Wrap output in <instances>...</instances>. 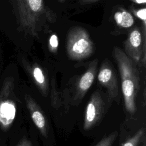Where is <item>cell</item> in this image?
Wrapping results in <instances>:
<instances>
[{"label":"cell","instance_id":"obj_11","mask_svg":"<svg viewBox=\"0 0 146 146\" xmlns=\"http://www.w3.org/2000/svg\"><path fill=\"white\" fill-rule=\"evenodd\" d=\"M116 24L121 27L129 28L134 24V18L132 15L127 10L120 9L113 15Z\"/></svg>","mask_w":146,"mask_h":146},{"label":"cell","instance_id":"obj_21","mask_svg":"<svg viewBox=\"0 0 146 146\" xmlns=\"http://www.w3.org/2000/svg\"><path fill=\"white\" fill-rule=\"evenodd\" d=\"M141 140H142V141H143L142 146H146V141H145V134L143 135Z\"/></svg>","mask_w":146,"mask_h":146},{"label":"cell","instance_id":"obj_6","mask_svg":"<svg viewBox=\"0 0 146 146\" xmlns=\"http://www.w3.org/2000/svg\"><path fill=\"white\" fill-rule=\"evenodd\" d=\"M104 112V101L98 91H95L91 96L87 104L83 128L87 131L95 127L102 117Z\"/></svg>","mask_w":146,"mask_h":146},{"label":"cell","instance_id":"obj_13","mask_svg":"<svg viewBox=\"0 0 146 146\" xmlns=\"http://www.w3.org/2000/svg\"><path fill=\"white\" fill-rule=\"evenodd\" d=\"M51 100L52 106L57 109L61 105V99L59 91L57 90L56 82L54 77L51 80Z\"/></svg>","mask_w":146,"mask_h":146},{"label":"cell","instance_id":"obj_1","mask_svg":"<svg viewBox=\"0 0 146 146\" xmlns=\"http://www.w3.org/2000/svg\"><path fill=\"white\" fill-rule=\"evenodd\" d=\"M9 1L18 29L27 35L38 38L56 21V14L44 0Z\"/></svg>","mask_w":146,"mask_h":146},{"label":"cell","instance_id":"obj_16","mask_svg":"<svg viewBox=\"0 0 146 146\" xmlns=\"http://www.w3.org/2000/svg\"><path fill=\"white\" fill-rule=\"evenodd\" d=\"M59 45L58 38L55 34L51 35L48 40V49L53 54H56Z\"/></svg>","mask_w":146,"mask_h":146},{"label":"cell","instance_id":"obj_14","mask_svg":"<svg viewBox=\"0 0 146 146\" xmlns=\"http://www.w3.org/2000/svg\"><path fill=\"white\" fill-rule=\"evenodd\" d=\"M144 134V129L140 128L134 135L125 141V142H124L121 146H138Z\"/></svg>","mask_w":146,"mask_h":146},{"label":"cell","instance_id":"obj_10","mask_svg":"<svg viewBox=\"0 0 146 146\" xmlns=\"http://www.w3.org/2000/svg\"><path fill=\"white\" fill-rule=\"evenodd\" d=\"M23 63L24 67L31 76L32 79L40 93L43 96L46 97L48 92V83L44 71L37 63L30 65L26 64L25 62H23Z\"/></svg>","mask_w":146,"mask_h":146},{"label":"cell","instance_id":"obj_19","mask_svg":"<svg viewBox=\"0 0 146 146\" xmlns=\"http://www.w3.org/2000/svg\"><path fill=\"white\" fill-rule=\"evenodd\" d=\"M79 1L82 3H92L94 2H96L99 0H79Z\"/></svg>","mask_w":146,"mask_h":146},{"label":"cell","instance_id":"obj_3","mask_svg":"<svg viewBox=\"0 0 146 146\" xmlns=\"http://www.w3.org/2000/svg\"><path fill=\"white\" fill-rule=\"evenodd\" d=\"M94 43L88 31L75 26L70 29L67 35L66 51L69 58L80 60L89 58L94 52Z\"/></svg>","mask_w":146,"mask_h":146},{"label":"cell","instance_id":"obj_2","mask_svg":"<svg viewBox=\"0 0 146 146\" xmlns=\"http://www.w3.org/2000/svg\"><path fill=\"white\" fill-rule=\"evenodd\" d=\"M112 55L120 74L125 107L129 113L133 114L136 110L135 100L140 88L138 65L119 47L113 48Z\"/></svg>","mask_w":146,"mask_h":146},{"label":"cell","instance_id":"obj_15","mask_svg":"<svg viewBox=\"0 0 146 146\" xmlns=\"http://www.w3.org/2000/svg\"><path fill=\"white\" fill-rule=\"evenodd\" d=\"M118 136V132L114 131L107 136H104L95 146H112Z\"/></svg>","mask_w":146,"mask_h":146},{"label":"cell","instance_id":"obj_5","mask_svg":"<svg viewBox=\"0 0 146 146\" xmlns=\"http://www.w3.org/2000/svg\"><path fill=\"white\" fill-rule=\"evenodd\" d=\"M138 27L132 29L123 43L124 52L132 60L139 62L145 55V40Z\"/></svg>","mask_w":146,"mask_h":146},{"label":"cell","instance_id":"obj_12","mask_svg":"<svg viewBox=\"0 0 146 146\" xmlns=\"http://www.w3.org/2000/svg\"><path fill=\"white\" fill-rule=\"evenodd\" d=\"M14 86V79L12 77L5 79L0 92V102L8 98L13 91Z\"/></svg>","mask_w":146,"mask_h":146},{"label":"cell","instance_id":"obj_4","mask_svg":"<svg viewBox=\"0 0 146 146\" xmlns=\"http://www.w3.org/2000/svg\"><path fill=\"white\" fill-rule=\"evenodd\" d=\"M97 75L99 83L107 90L110 100L119 103L120 96L118 81L115 70L108 60L105 59L103 61Z\"/></svg>","mask_w":146,"mask_h":146},{"label":"cell","instance_id":"obj_22","mask_svg":"<svg viewBox=\"0 0 146 146\" xmlns=\"http://www.w3.org/2000/svg\"><path fill=\"white\" fill-rule=\"evenodd\" d=\"M59 2H64L65 0H58Z\"/></svg>","mask_w":146,"mask_h":146},{"label":"cell","instance_id":"obj_20","mask_svg":"<svg viewBox=\"0 0 146 146\" xmlns=\"http://www.w3.org/2000/svg\"><path fill=\"white\" fill-rule=\"evenodd\" d=\"M132 2L137 4H145L146 0H131Z\"/></svg>","mask_w":146,"mask_h":146},{"label":"cell","instance_id":"obj_17","mask_svg":"<svg viewBox=\"0 0 146 146\" xmlns=\"http://www.w3.org/2000/svg\"><path fill=\"white\" fill-rule=\"evenodd\" d=\"M135 14L137 17L141 19L143 22V27H144V34L143 35L145 38V25H146V9L145 7L139 9L134 11Z\"/></svg>","mask_w":146,"mask_h":146},{"label":"cell","instance_id":"obj_8","mask_svg":"<svg viewBox=\"0 0 146 146\" xmlns=\"http://www.w3.org/2000/svg\"><path fill=\"white\" fill-rule=\"evenodd\" d=\"M25 99L26 107L34 124L39 129L41 135L44 137H47L48 126L47 119L42 109L31 96L26 95Z\"/></svg>","mask_w":146,"mask_h":146},{"label":"cell","instance_id":"obj_9","mask_svg":"<svg viewBox=\"0 0 146 146\" xmlns=\"http://www.w3.org/2000/svg\"><path fill=\"white\" fill-rule=\"evenodd\" d=\"M16 104L11 99H5L0 102V127L5 131L12 125L16 115Z\"/></svg>","mask_w":146,"mask_h":146},{"label":"cell","instance_id":"obj_18","mask_svg":"<svg viewBox=\"0 0 146 146\" xmlns=\"http://www.w3.org/2000/svg\"><path fill=\"white\" fill-rule=\"evenodd\" d=\"M16 146H33L32 143L26 138L22 139Z\"/></svg>","mask_w":146,"mask_h":146},{"label":"cell","instance_id":"obj_7","mask_svg":"<svg viewBox=\"0 0 146 146\" xmlns=\"http://www.w3.org/2000/svg\"><path fill=\"white\" fill-rule=\"evenodd\" d=\"M98 64V59H95L91 61L86 71L78 79L75 84L72 98L74 104L78 105L80 103L88 90L92 85L97 74Z\"/></svg>","mask_w":146,"mask_h":146}]
</instances>
